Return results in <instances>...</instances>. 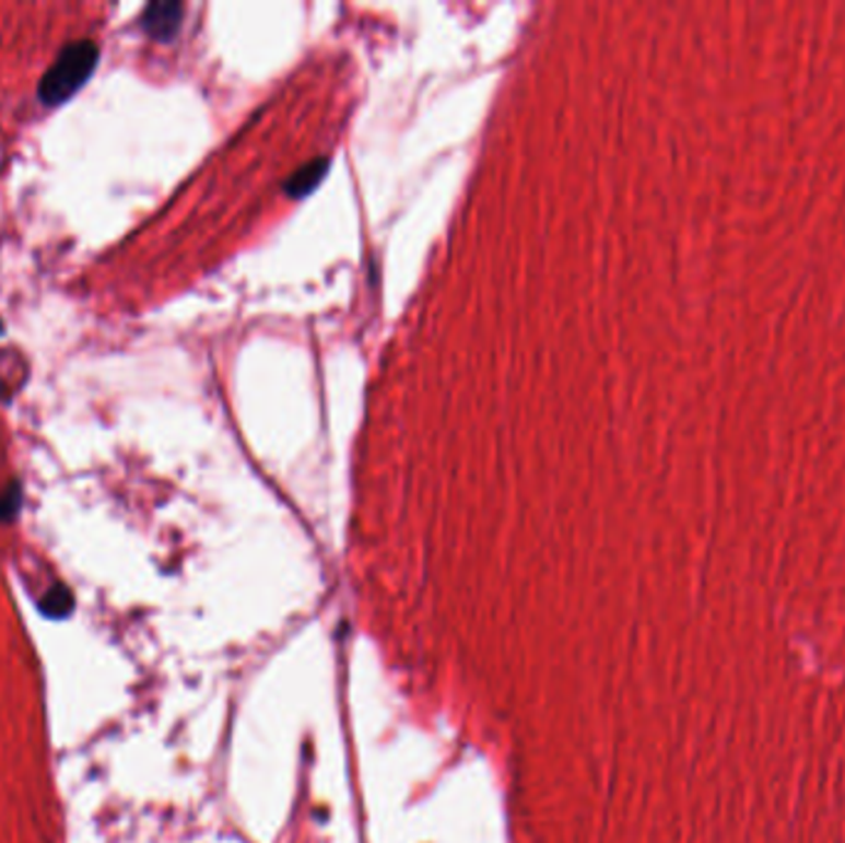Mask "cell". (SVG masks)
<instances>
[{"mask_svg":"<svg viewBox=\"0 0 845 843\" xmlns=\"http://www.w3.org/2000/svg\"><path fill=\"white\" fill-rule=\"evenodd\" d=\"M0 335H3V321H0Z\"/></svg>","mask_w":845,"mask_h":843,"instance_id":"cell-5","label":"cell"},{"mask_svg":"<svg viewBox=\"0 0 845 843\" xmlns=\"http://www.w3.org/2000/svg\"><path fill=\"white\" fill-rule=\"evenodd\" d=\"M97 58L99 50L92 40H80L64 47L40 82V90H37L40 102L47 107L68 102L90 80V74L97 68Z\"/></svg>","mask_w":845,"mask_h":843,"instance_id":"cell-1","label":"cell"},{"mask_svg":"<svg viewBox=\"0 0 845 843\" xmlns=\"http://www.w3.org/2000/svg\"><path fill=\"white\" fill-rule=\"evenodd\" d=\"M327 168H329L327 159H317V161H312V164L302 166L297 174H292L290 184H287V194L294 198H300L309 191H315L317 184L321 182V178H325Z\"/></svg>","mask_w":845,"mask_h":843,"instance_id":"cell-3","label":"cell"},{"mask_svg":"<svg viewBox=\"0 0 845 843\" xmlns=\"http://www.w3.org/2000/svg\"><path fill=\"white\" fill-rule=\"evenodd\" d=\"M21 507V485L11 482L5 492H0V519H11Z\"/></svg>","mask_w":845,"mask_h":843,"instance_id":"cell-4","label":"cell"},{"mask_svg":"<svg viewBox=\"0 0 845 843\" xmlns=\"http://www.w3.org/2000/svg\"><path fill=\"white\" fill-rule=\"evenodd\" d=\"M180 17H184V5L180 3H151L141 15V25L151 37L166 43L178 33Z\"/></svg>","mask_w":845,"mask_h":843,"instance_id":"cell-2","label":"cell"}]
</instances>
